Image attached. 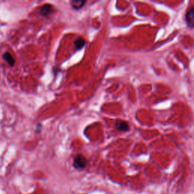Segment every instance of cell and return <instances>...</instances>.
<instances>
[{"instance_id": "4", "label": "cell", "mask_w": 194, "mask_h": 194, "mask_svg": "<svg viewBox=\"0 0 194 194\" xmlns=\"http://www.w3.org/2000/svg\"><path fill=\"white\" fill-rule=\"evenodd\" d=\"M116 128L121 131H128L129 130V125L126 121H118L116 122Z\"/></svg>"}, {"instance_id": "5", "label": "cell", "mask_w": 194, "mask_h": 194, "mask_svg": "<svg viewBox=\"0 0 194 194\" xmlns=\"http://www.w3.org/2000/svg\"><path fill=\"white\" fill-rule=\"evenodd\" d=\"M86 1H79V0H74V1H71V5L72 6L73 8L74 9H80V8H83V5L86 4Z\"/></svg>"}, {"instance_id": "1", "label": "cell", "mask_w": 194, "mask_h": 194, "mask_svg": "<svg viewBox=\"0 0 194 194\" xmlns=\"http://www.w3.org/2000/svg\"><path fill=\"white\" fill-rule=\"evenodd\" d=\"M86 165H87V160L82 155H77L74 158L73 165L76 169H83V168H86Z\"/></svg>"}, {"instance_id": "3", "label": "cell", "mask_w": 194, "mask_h": 194, "mask_svg": "<svg viewBox=\"0 0 194 194\" xmlns=\"http://www.w3.org/2000/svg\"><path fill=\"white\" fill-rule=\"evenodd\" d=\"M53 12V5L50 4H46V5H43L40 9V14L43 17H48Z\"/></svg>"}, {"instance_id": "2", "label": "cell", "mask_w": 194, "mask_h": 194, "mask_svg": "<svg viewBox=\"0 0 194 194\" xmlns=\"http://www.w3.org/2000/svg\"><path fill=\"white\" fill-rule=\"evenodd\" d=\"M186 24L189 27H194V8H189L186 14Z\"/></svg>"}, {"instance_id": "7", "label": "cell", "mask_w": 194, "mask_h": 194, "mask_svg": "<svg viewBox=\"0 0 194 194\" xmlns=\"http://www.w3.org/2000/svg\"><path fill=\"white\" fill-rule=\"evenodd\" d=\"M3 59L6 61L7 63L10 65V66H13L15 63L14 57L10 54L9 53H5L3 55Z\"/></svg>"}, {"instance_id": "6", "label": "cell", "mask_w": 194, "mask_h": 194, "mask_svg": "<svg viewBox=\"0 0 194 194\" xmlns=\"http://www.w3.org/2000/svg\"><path fill=\"white\" fill-rule=\"evenodd\" d=\"M85 44H86V41H85V40L83 37H78V38L75 40V42H74L76 50H81L82 48L85 46Z\"/></svg>"}]
</instances>
